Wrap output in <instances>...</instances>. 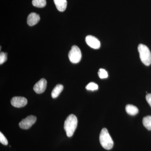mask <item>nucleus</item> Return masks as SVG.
<instances>
[{"instance_id": "20e7f679", "label": "nucleus", "mask_w": 151, "mask_h": 151, "mask_svg": "<svg viewBox=\"0 0 151 151\" xmlns=\"http://www.w3.org/2000/svg\"><path fill=\"white\" fill-rule=\"evenodd\" d=\"M68 58L70 62L77 63L80 62L81 58V50L78 46L73 45L68 53Z\"/></svg>"}, {"instance_id": "0eeeda50", "label": "nucleus", "mask_w": 151, "mask_h": 151, "mask_svg": "<svg viewBox=\"0 0 151 151\" xmlns=\"http://www.w3.org/2000/svg\"><path fill=\"white\" fill-rule=\"evenodd\" d=\"M85 41L86 44L90 47L94 49H98L100 47V41L94 37L92 35H88L86 37Z\"/></svg>"}, {"instance_id": "f03ea898", "label": "nucleus", "mask_w": 151, "mask_h": 151, "mask_svg": "<svg viewBox=\"0 0 151 151\" xmlns=\"http://www.w3.org/2000/svg\"><path fill=\"white\" fill-rule=\"evenodd\" d=\"M99 139L101 146L105 150H110L113 148V141L106 128L101 130Z\"/></svg>"}, {"instance_id": "1a4fd4ad", "label": "nucleus", "mask_w": 151, "mask_h": 151, "mask_svg": "<svg viewBox=\"0 0 151 151\" xmlns=\"http://www.w3.org/2000/svg\"><path fill=\"white\" fill-rule=\"evenodd\" d=\"M40 17L35 13H31L29 15L27 19V24L30 26H32L36 24L39 22Z\"/></svg>"}, {"instance_id": "4468645a", "label": "nucleus", "mask_w": 151, "mask_h": 151, "mask_svg": "<svg viewBox=\"0 0 151 151\" xmlns=\"http://www.w3.org/2000/svg\"><path fill=\"white\" fill-rule=\"evenodd\" d=\"M33 5L38 8L44 7L46 5V0H33Z\"/></svg>"}, {"instance_id": "f3484780", "label": "nucleus", "mask_w": 151, "mask_h": 151, "mask_svg": "<svg viewBox=\"0 0 151 151\" xmlns=\"http://www.w3.org/2000/svg\"><path fill=\"white\" fill-rule=\"evenodd\" d=\"M7 59V54L4 52H1L0 54V64L1 65L5 62Z\"/></svg>"}, {"instance_id": "f8f14e48", "label": "nucleus", "mask_w": 151, "mask_h": 151, "mask_svg": "<svg viewBox=\"0 0 151 151\" xmlns=\"http://www.w3.org/2000/svg\"><path fill=\"white\" fill-rule=\"evenodd\" d=\"M63 89V86L60 84H57L51 92V96L53 98H55L59 96Z\"/></svg>"}, {"instance_id": "dca6fc26", "label": "nucleus", "mask_w": 151, "mask_h": 151, "mask_svg": "<svg viewBox=\"0 0 151 151\" xmlns=\"http://www.w3.org/2000/svg\"><path fill=\"white\" fill-rule=\"evenodd\" d=\"M98 76L100 78H105L108 77V73L107 71L105 69L103 68H100L98 71Z\"/></svg>"}, {"instance_id": "ddd939ff", "label": "nucleus", "mask_w": 151, "mask_h": 151, "mask_svg": "<svg viewBox=\"0 0 151 151\" xmlns=\"http://www.w3.org/2000/svg\"><path fill=\"white\" fill-rule=\"evenodd\" d=\"M142 123L144 127L147 129L151 130V116H148L144 117L143 119Z\"/></svg>"}, {"instance_id": "f257e3e1", "label": "nucleus", "mask_w": 151, "mask_h": 151, "mask_svg": "<svg viewBox=\"0 0 151 151\" xmlns=\"http://www.w3.org/2000/svg\"><path fill=\"white\" fill-rule=\"evenodd\" d=\"M78 124L77 118L73 114H70L65 119L64 129L68 137H72L76 129Z\"/></svg>"}, {"instance_id": "9b49d317", "label": "nucleus", "mask_w": 151, "mask_h": 151, "mask_svg": "<svg viewBox=\"0 0 151 151\" xmlns=\"http://www.w3.org/2000/svg\"><path fill=\"white\" fill-rule=\"evenodd\" d=\"M126 111L128 114L131 116H135L139 112V110L136 106L130 104L126 106Z\"/></svg>"}, {"instance_id": "6e6552de", "label": "nucleus", "mask_w": 151, "mask_h": 151, "mask_svg": "<svg viewBox=\"0 0 151 151\" xmlns=\"http://www.w3.org/2000/svg\"><path fill=\"white\" fill-rule=\"evenodd\" d=\"M47 82L45 78H42L35 84L33 87L35 92L37 94H41L46 89Z\"/></svg>"}, {"instance_id": "2eb2a0df", "label": "nucleus", "mask_w": 151, "mask_h": 151, "mask_svg": "<svg viewBox=\"0 0 151 151\" xmlns=\"http://www.w3.org/2000/svg\"><path fill=\"white\" fill-rule=\"evenodd\" d=\"M86 89L88 90L94 91V90L98 89V86L96 83H94V82H90L86 86Z\"/></svg>"}, {"instance_id": "6ab92c4d", "label": "nucleus", "mask_w": 151, "mask_h": 151, "mask_svg": "<svg viewBox=\"0 0 151 151\" xmlns=\"http://www.w3.org/2000/svg\"><path fill=\"white\" fill-rule=\"evenodd\" d=\"M146 99L149 105L151 107V94H147L146 96Z\"/></svg>"}, {"instance_id": "423d86ee", "label": "nucleus", "mask_w": 151, "mask_h": 151, "mask_svg": "<svg viewBox=\"0 0 151 151\" xmlns=\"http://www.w3.org/2000/svg\"><path fill=\"white\" fill-rule=\"evenodd\" d=\"M11 104L16 108H22L27 104V100L26 98L22 97H14L11 100Z\"/></svg>"}, {"instance_id": "39448f33", "label": "nucleus", "mask_w": 151, "mask_h": 151, "mask_svg": "<svg viewBox=\"0 0 151 151\" xmlns=\"http://www.w3.org/2000/svg\"><path fill=\"white\" fill-rule=\"evenodd\" d=\"M37 118L35 116H27L25 119L22 120L19 123L20 128L23 129H28L35 123Z\"/></svg>"}, {"instance_id": "7ed1b4c3", "label": "nucleus", "mask_w": 151, "mask_h": 151, "mask_svg": "<svg viewBox=\"0 0 151 151\" xmlns=\"http://www.w3.org/2000/svg\"><path fill=\"white\" fill-rule=\"evenodd\" d=\"M138 50L142 62L147 66L151 64V53L148 47L145 45H139Z\"/></svg>"}, {"instance_id": "a211bd4d", "label": "nucleus", "mask_w": 151, "mask_h": 151, "mask_svg": "<svg viewBox=\"0 0 151 151\" xmlns=\"http://www.w3.org/2000/svg\"><path fill=\"white\" fill-rule=\"evenodd\" d=\"M0 142L4 145H7L8 144V142L6 138L1 132H0Z\"/></svg>"}, {"instance_id": "9d476101", "label": "nucleus", "mask_w": 151, "mask_h": 151, "mask_svg": "<svg viewBox=\"0 0 151 151\" xmlns=\"http://www.w3.org/2000/svg\"><path fill=\"white\" fill-rule=\"evenodd\" d=\"M56 8L60 12H63L66 9L67 1L66 0H53Z\"/></svg>"}]
</instances>
